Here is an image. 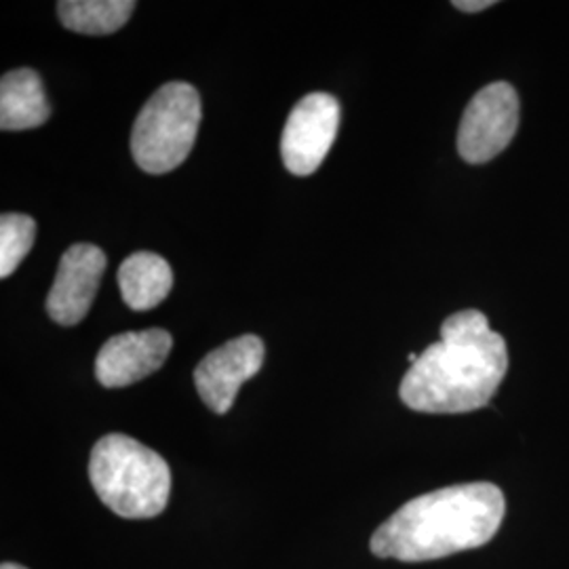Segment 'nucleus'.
<instances>
[{
	"instance_id": "3",
	"label": "nucleus",
	"mask_w": 569,
	"mask_h": 569,
	"mask_svg": "<svg viewBox=\"0 0 569 569\" xmlns=\"http://www.w3.org/2000/svg\"><path fill=\"white\" fill-rule=\"evenodd\" d=\"M89 479L103 505L122 519H152L171 493V470L154 449L127 435H106L89 460Z\"/></svg>"
},
{
	"instance_id": "15",
	"label": "nucleus",
	"mask_w": 569,
	"mask_h": 569,
	"mask_svg": "<svg viewBox=\"0 0 569 569\" xmlns=\"http://www.w3.org/2000/svg\"><path fill=\"white\" fill-rule=\"evenodd\" d=\"M0 569H28L23 568V566H18V563H2V568Z\"/></svg>"
},
{
	"instance_id": "8",
	"label": "nucleus",
	"mask_w": 569,
	"mask_h": 569,
	"mask_svg": "<svg viewBox=\"0 0 569 569\" xmlns=\"http://www.w3.org/2000/svg\"><path fill=\"white\" fill-rule=\"evenodd\" d=\"M106 266V253L96 244L77 243L66 249L47 296V312L56 323L63 327L81 323L96 300Z\"/></svg>"
},
{
	"instance_id": "11",
	"label": "nucleus",
	"mask_w": 569,
	"mask_h": 569,
	"mask_svg": "<svg viewBox=\"0 0 569 569\" xmlns=\"http://www.w3.org/2000/svg\"><path fill=\"white\" fill-rule=\"evenodd\" d=\"M119 287L124 305L136 312H146L157 308L169 296L173 287V270L161 256L138 251L119 268Z\"/></svg>"
},
{
	"instance_id": "13",
	"label": "nucleus",
	"mask_w": 569,
	"mask_h": 569,
	"mask_svg": "<svg viewBox=\"0 0 569 569\" xmlns=\"http://www.w3.org/2000/svg\"><path fill=\"white\" fill-rule=\"evenodd\" d=\"M37 239V222L23 213H2L0 218V279L13 274L30 253Z\"/></svg>"
},
{
	"instance_id": "14",
	"label": "nucleus",
	"mask_w": 569,
	"mask_h": 569,
	"mask_svg": "<svg viewBox=\"0 0 569 569\" xmlns=\"http://www.w3.org/2000/svg\"><path fill=\"white\" fill-rule=\"evenodd\" d=\"M453 7L465 13H479L488 7H493V0H453Z\"/></svg>"
},
{
	"instance_id": "10",
	"label": "nucleus",
	"mask_w": 569,
	"mask_h": 569,
	"mask_svg": "<svg viewBox=\"0 0 569 569\" xmlns=\"http://www.w3.org/2000/svg\"><path fill=\"white\" fill-rule=\"evenodd\" d=\"M51 117L41 77L20 68L11 70L0 81V129L2 131H26L37 129Z\"/></svg>"
},
{
	"instance_id": "6",
	"label": "nucleus",
	"mask_w": 569,
	"mask_h": 569,
	"mask_svg": "<svg viewBox=\"0 0 569 569\" xmlns=\"http://www.w3.org/2000/svg\"><path fill=\"white\" fill-rule=\"evenodd\" d=\"M340 114V102L319 91L293 106L281 136V157L289 173L306 178L321 167L336 142Z\"/></svg>"
},
{
	"instance_id": "12",
	"label": "nucleus",
	"mask_w": 569,
	"mask_h": 569,
	"mask_svg": "<svg viewBox=\"0 0 569 569\" xmlns=\"http://www.w3.org/2000/svg\"><path fill=\"white\" fill-rule=\"evenodd\" d=\"M136 7L133 0H61L58 18L70 32L103 37L121 30Z\"/></svg>"
},
{
	"instance_id": "4",
	"label": "nucleus",
	"mask_w": 569,
	"mask_h": 569,
	"mask_svg": "<svg viewBox=\"0 0 569 569\" xmlns=\"http://www.w3.org/2000/svg\"><path fill=\"white\" fill-rule=\"evenodd\" d=\"M201 124V98L188 82H167L143 103L133 131L131 154L146 173L163 176L188 159Z\"/></svg>"
},
{
	"instance_id": "5",
	"label": "nucleus",
	"mask_w": 569,
	"mask_h": 569,
	"mask_svg": "<svg viewBox=\"0 0 569 569\" xmlns=\"http://www.w3.org/2000/svg\"><path fill=\"white\" fill-rule=\"evenodd\" d=\"M519 127V98L509 82H491L468 102L458 129V152L470 164L496 159Z\"/></svg>"
},
{
	"instance_id": "1",
	"label": "nucleus",
	"mask_w": 569,
	"mask_h": 569,
	"mask_svg": "<svg viewBox=\"0 0 569 569\" xmlns=\"http://www.w3.org/2000/svg\"><path fill=\"white\" fill-rule=\"evenodd\" d=\"M509 369V350L479 310H460L441 326V340L409 367L399 397L422 413H467L489 406Z\"/></svg>"
},
{
	"instance_id": "2",
	"label": "nucleus",
	"mask_w": 569,
	"mask_h": 569,
	"mask_svg": "<svg viewBox=\"0 0 569 569\" xmlns=\"http://www.w3.org/2000/svg\"><path fill=\"white\" fill-rule=\"evenodd\" d=\"M507 500L493 483H462L409 500L371 536V552L406 563L432 561L488 545L502 526Z\"/></svg>"
},
{
	"instance_id": "9",
	"label": "nucleus",
	"mask_w": 569,
	"mask_h": 569,
	"mask_svg": "<svg viewBox=\"0 0 569 569\" xmlns=\"http://www.w3.org/2000/svg\"><path fill=\"white\" fill-rule=\"evenodd\" d=\"M173 348L169 331L152 327L110 338L96 359V378L106 388L131 387L159 371Z\"/></svg>"
},
{
	"instance_id": "7",
	"label": "nucleus",
	"mask_w": 569,
	"mask_h": 569,
	"mask_svg": "<svg viewBox=\"0 0 569 569\" xmlns=\"http://www.w3.org/2000/svg\"><path fill=\"white\" fill-rule=\"evenodd\" d=\"M264 342L247 333L211 350L194 369V387L204 406L216 413H228L239 388L264 366Z\"/></svg>"
}]
</instances>
